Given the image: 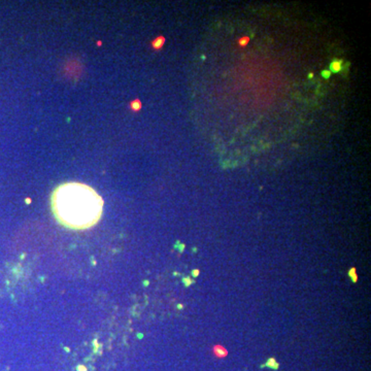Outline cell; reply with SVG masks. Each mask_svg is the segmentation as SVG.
<instances>
[{
	"label": "cell",
	"instance_id": "cell-4",
	"mask_svg": "<svg viewBox=\"0 0 371 371\" xmlns=\"http://www.w3.org/2000/svg\"><path fill=\"white\" fill-rule=\"evenodd\" d=\"M264 367H268L273 370H277L279 365H278V363L276 362V360H275L274 358H270V359H268V361L265 364L261 365V368H264Z\"/></svg>",
	"mask_w": 371,
	"mask_h": 371
},
{
	"label": "cell",
	"instance_id": "cell-10",
	"mask_svg": "<svg viewBox=\"0 0 371 371\" xmlns=\"http://www.w3.org/2000/svg\"><path fill=\"white\" fill-rule=\"evenodd\" d=\"M192 274H193V276H194V277H197V276H198V275H199V270H198V269H195V270H193Z\"/></svg>",
	"mask_w": 371,
	"mask_h": 371
},
{
	"label": "cell",
	"instance_id": "cell-6",
	"mask_svg": "<svg viewBox=\"0 0 371 371\" xmlns=\"http://www.w3.org/2000/svg\"><path fill=\"white\" fill-rule=\"evenodd\" d=\"M250 37L249 36H242V37H240L239 39H238V41H237V44H238V47H240V49H244V47H245L247 46V44H250Z\"/></svg>",
	"mask_w": 371,
	"mask_h": 371
},
{
	"label": "cell",
	"instance_id": "cell-9",
	"mask_svg": "<svg viewBox=\"0 0 371 371\" xmlns=\"http://www.w3.org/2000/svg\"><path fill=\"white\" fill-rule=\"evenodd\" d=\"M132 107H133L135 110H138L141 108V103H140V101H135L133 102V104H132Z\"/></svg>",
	"mask_w": 371,
	"mask_h": 371
},
{
	"label": "cell",
	"instance_id": "cell-11",
	"mask_svg": "<svg viewBox=\"0 0 371 371\" xmlns=\"http://www.w3.org/2000/svg\"><path fill=\"white\" fill-rule=\"evenodd\" d=\"M308 77H310V79H311V77H313V73H309V74H308Z\"/></svg>",
	"mask_w": 371,
	"mask_h": 371
},
{
	"label": "cell",
	"instance_id": "cell-7",
	"mask_svg": "<svg viewBox=\"0 0 371 371\" xmlns=\"http://www.w3.org/2000/svg\"><path fill=\"white\" fill-rule=\"evenodd\" d=\"M348 276L350 277V279H352V282H354V284H356V282H358V274H357V272H356V268L353 267L348 270Z\"/></svg>",
	"mask_w": 371,
	"mask_h": 371
},
{
	"label": "cell",
	"instance_id": "cell-3",
	"mask_svg": "<svg viewBox=\"0 0 371 371\" xmlns=\"http://www.w3.org/2000/svg\"><path fill=\"white\" fill-rule=\"evenodd\" d=\"M212 350H214V354L217 358H225L228 356V350L220 344L215 345Z\"/></svg>",
	"mask_w": 371,
	"mask_h": 371
},
{
	"label": "cell",
	"instance_id": "cell-2",
	"mask_svg": "<svg viewBox=\"0 0 371 371\" xmlns=\"http://www.w3.org/2000/svg\"><path fill=\"white\" fill-rule=\"evenodd\" d=\"M342 60L340 59H335L331 62L330 66H329V70L331 73H338L342 70Z\"/></svg>",
	"mask_w": 371,
	"mask_h": 371
},
{
	"label": "cell",
	"instance_id": "cell-8",
	"mask_svg": "<svg viewBox=\"0 0 371 371\" xmlns=\"http://www.w3.org/2000/svg\"><path fill=\"white\" fill-rule=\"evenodd\" d=\"M322 76L324 77L325 79H329L330 77H331V76H332V73H331L330 72V70L329 69H324V70H322Z\"/></svg>",
	"mask_w": 371,
	"mask_h": 371
},
{
	"label": "cell",
	"instance_id": "cell-1",
	"mask_svg": "<svg viewBox=\"0 0 371 371\" xmlns=\"http://www.w3.org/2000/svg\"><path fill=\"white\" fill-rule=\"evenodd\" d=\"M102 208L100 195L85 184L66 182L53 192V212L63 226L70 229L84 230L96 225Z\"/></svg>",
	"mask_w": 371,
	"mask_h": 371
},
{
	"label": "cell",
	"instance_id": "cell-5",
	"mask_svg": "<svg viewBox=\"0 0 371 371\" xmlns=\"http://www.w3.org/2000/svg\"><path fill=\"white\" fill-rule=\"evenodd\" d=\"M164 42H165V38H164V37H163V36H159V37H157V38L152 42V47H154L155 50H159V49H161V47H163Z\"/></svg>",
	"mask_w": 371,
	"mask_h": 371
}]
</instances>
